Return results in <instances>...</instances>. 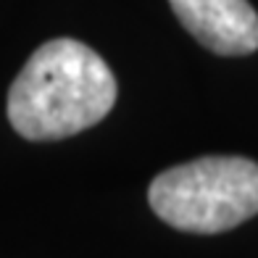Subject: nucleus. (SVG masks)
<instances>
[{"label":"nucleus","mask_w":258,"mask_h":258,"mask_svg":"<svg viewBox=\"0 0 258 258\" xmlns=\"http://www.w3.org/2000/svg\"><path fill=\"white\" fill-rule=\"evenodd\" d=\"M179 24L216 55L258 50V14L248 0H169Z\"/></svg>","instance_id":"7ed1b4c3"},{"label":"nucleus","mask_w":258,"mask_h":258,"mask_svg":"<svg viewBox=\"0 0 258 258\" xmlns=\"http://www.w3.org/2000/svg\"><path fill=\"white\" fill-rule=\"evenodd\" d=\"M148 203L163 224L179 232H229L258 214V163L242 156L179 163L150 182Z\"/></svg>","instance_id":"f03ea898"},{"label":"nucleus","mask_w":258,"mask_h":258,"mask_svg":"<svg viewBox=\"0 0 258 258\" xmlns=\"http://www.w3.org/2000/svg\"><path fill=\"white\" fill-rule=\"evenodd\" d=\"M119 85L90 45L55 37L29 55L8 90V121L32 143L66 140L111 113Z\"/></svg>","instance_id":"f257e3e1"}]
</instances>
